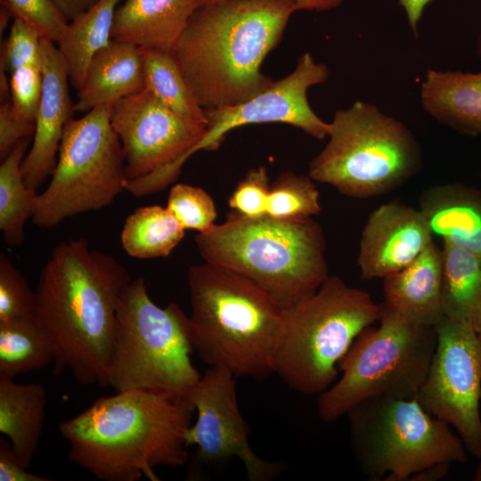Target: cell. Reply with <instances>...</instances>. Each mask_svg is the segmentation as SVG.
<instances>
[{
    "mask_svg": "<svg viewBox=\"0 0 481 481\" xmlns=\"http://www.w3.org/2000/svg\"><path fill=\"white\" fill-rule=\"evenodd\" d=\"M146 89L141 48L111 39L91 59L74 110L87 113Z\"/></svg>",
    "mask_w": 481,
    "mask_h": 481,
    "instance_id": "d6986e66",
    "label": "cell"
},
{
    "mask_svg": "<svg viewBox=\"0 0 481 481\" xmlns=\"http://www.w3.org/2000/svg\"><path fill=\"white\" fill-rule=\"evenodd\" d=\"M69 22L78 14L86 12L98 0H52Z\"/></svg>",
    "mask_w": 481,
    "mask_h": 481,
    "instance_id": "ab89813d",
    "label": "cell"
},
{
    "mask_svg": "<svg viewBox=\"0 0 481 481\" xmlns=\"http://www.w3.org/2000/svg\"><path fill=\"white\" fill-rule=\"evenodd\" d=\"M35 123L15 115L11 102L0 106V159H4L14 146L25 138L33 137Z\"/></svg>",
    "mask_w": 481,
    "mask_h": 481,
    "instance_id": "8d00e7d4",
    "label": "cell"
},
{
    "mask_svg": "<svg viewBox=\"0 0 481 481\" xmlns=\"http://www.w3.org/2000/svg\"><path fill=\"white\" fill-rule=\"evenodd\" d=\"M193 351L189 316L180 306H159L143 278L132 281L117 309L107 386L186 398L201 377L191 361Z\"/></svg>",
    "mask_w": 481,
    "mask_h": 481,
    "instance_id": "52a82bcc",
    "label": "cell"
},
{
    "mask_svg": "<svg viewBox=\"0 0 481 481\" xmlns=\"http://www.w3.org/2000/svg\"><path fill=\"white\" fill-rule=\"evenodd\" d=\"M184 231L167 207L152 205L139 208L127 216L120 240L130 257H165L183 239Z\"/></svg>",
    "mask_w": 481,
    "mask_h": 481,
    "instance_id": "4316f807",
    "label": "cell"
},
{
    "mask_svg": "<svg viewBox=\"0 0 481 481\" xmlns=\"http://www.w3.org/2000/svg\"><path fill=\"white\" fill-rule=\"evenodd\" d=\"M146 89L163 105L191 120L208 124L173 51L140 47Z\"/></svg>",
    "mask_w": 481,
    "mask_h": 481,
    "instance_id": "83f0119b",
    "label": "cell"
},
{
    "mask_svg": "<svg viewBox=\"0 0 481 481\" xmlns=\"http://www.w3.org/2000/svg\"><path fill=\"white\" fill-rule=\"evenodd\" d=\"M298 10L292 0H212L197 7L172 51L205 111L247 102L273 84L261 65Z\"/></svg>",
    "mask_w": 481,
    "mask_h": 481,
    "instance_id": "7a4b0ae2",
    "label": "cell"
},
{
    "mask_svg": "<svg viewBox=\"0 0 481 481\" xmlns=\"http://www.w3.org/2000/svg\"><path fill=\"white\" fill-rule=\"evenodd\" d=\"M381 314V304L368 292L328 276L313 295L283 311L274 373L293 391L322 393L355 338Z\"/></svg>",
    "mask_w": 481,
    "mask_h": 481,
    "instance_id": "8992f818",
    "label": "cell"
},
{
    "mask_svg": "<svg viewBox=\"0 0 481 481\" xmlns=\"http://www.w3.org/2000/svg\"><path fill=\"white\" fill-rule=\"evenodd\" d=\"M193 404L144 389L100 397L61 421L69 459L102 481H159L154 469L178 468L188 460L186 434Z\"/></svg>",
    "mask_w": 481,
    "mask_h": 481,
    "instance_id": "3957f363",
    "label": "cell"
},
{
    "mask_svg": "<svg viewBox=\"0 0 481 481\" xmlns=\"http://www.w3.org/2000/svg\"><path fill=\"white\" fill-rule=\"evenodd\" d=\"M12 16H14L12 11L5 6L4 4H1V12H0V31L1 34L3 33V30L5 29V27L8 24V21Z\"/></svg>",
    "mask_w": 481,
    "mask_h": 481,
    "instance_id": "7bdbcfd3",
    "label": "cell"
},
{
    "mask_svg": "<svg viewBox=\"0 0 481 481\" xmlns=\"http://www.w3.org/2000/svg\"><path fill=\"white\" fill-rule=\"evenodd\" d=\"M420 209L388 202L369 216L362 232L357 263L365 280L384 278L412 264L433 242Z\"/></svg>",
    "mask_w": 481,
    "mask_h": 481,
    "instance_id": "2e32d148",
    "label": "cell"
},
{
    "mask_svg": "<svg viewBox=\"0 0 481 481\" xmlns=\"http://www.w3.org/2000/svg\"><path fill=\"white\" fill-rule=\"evenodd\" d=\"M45 407L42 384H18L0 376V433L9 438L15 458L27 469L40 441Z\"/></svg>",
    "mask_w": 481,
    "mask_h": 481,
    "instance_id": "603a6c76",
    "label": "cell"
},
{
    "mask_svg": "<svg viewBox=\"0 0 481 481\" xmlns=\"http://www.w3.org/2000/svg\"><path fill=\"white\" fill-rule=\"evenodd\" d=\"M432 0H398L399 4L403 7L410 28L414 34H418L419 22L422 17L425 7Z\"/></svg>",
    "mask_w": 481,
    "mask_h": 481,
    "instance_id": "f35d334b",
    "label": "cell"
},
{
    "mask_svg": "<svg viewBox=\"0 0 481 481\" xmlns=\"http://www.w3.org/2000/svg\"><path fill=\"white\" fill-rule=\"evenodd\" d=\"M37 319V296L28 281L3 253L0 254V322Z\"/></svg>",
    "mask_w": 481,
    "mask_h": 481,
    "instance_id": "4dcf8cb0",
    "label": "cell"
},
{
    "mask_svg": "<svg viewBox=\"0 0 481 481\" xmlns=\"http://www.w3.org/2000/svg\"><path fill=\"white\" fill-rule=\"evenodd\" d=\"M43 90L35 120L32 145L21 163L27 187L37 191L52 175L67 123L74 103L69 95L67 63L54 43L42 38Z\"/></svg>",
    "mask_w": 481,
    "mask_h": 481,
    "instance_id": "e0dca14e",
    "label": "cell"
},
{
    "mask_svg": "<svg viewBox=\"0 0 481 481\" xmlns=\"http://www.w3.org/2000/svg\"><path fill=\"white\" fill-rule=\"evenodd\" d=\"M477 53H478L479 57L481 58V31H480L478 38H477Z\"/></svg>",
    "mask_w": 481,
    "mask_h": 481,
    "instance_id": "f6af8a7d",
    "label": "cell"
},
{
    "mask_svg": "<svg viewBox=\"0 0 481 481\" xmlns=\"http://www.w3.org/2000/svg\"><path fill=\"white\" fill-rule=\"evenodd\" d=\"M110 123L122 146L125 189L135 197L176 181L207 129V124L174 112L147 89L116 102Z\"/></svg>",
    "mask_w": 481,
    "mask_h": 481,
    "instance_id": "7c38bea8",
    "label": "cell"
},
{
    "mask_svg": "<svg viewBox=\"0 0 481 481\" xmlns=\"http://www.w3.org/2000/svg\"><path fill=\"white\" fill-rule=\"evenodd\" d=\"M212 0H200L204 4ZM299 7V10L324 12L339 6L343 0H292Z\"/></svg>",
    "mask_w": 481,
    "mask_h": 481,
    "instance_id": "60d3db41",
    "label": "cell"
},
{
    "mask_svg": "<svg viewBox=\"0 0 481 481\" xmlns=\"http://www.w3.org/2000/svg\"><path fill=\"white\" fill-rule=\"evenodd\" d=\"M11 104L15 115L35 123L43 90L41 66H22L10 74Z\"/></svg>",
    "mask_w": 481,
    "mask_h": 481,
    "instance_id": "e575fe53",
    "label": "cell"
},
{
    "mask_svg": "<svg viewBox=\"0 0 481 481\" xmlns=\"http://www.w3.org/2000/svg\"><path fill=\"white\" fill-rule=\"evenodd\" d=\"M328 77L329 69L324 63L315 61L309 53H303L290 74L273 81L255 97L240 104L206 110V133L194 148V153L201 150L216 151L232 129L258 123H285L323 140L329 135L330 123L322 120L312 110L307 90L324 83Z\"/></svg>",
    "mask_w": 481,
    "mask_h": 481,
    "instance_id": "9a60e30c",
    "label": "cell"
},
{
    "mask_svg": "<svg viewBox=\"0 0 481 481\" xmlns=\"http://www.w3.org/2000/svg\"><path fill=\"white\" fill-rule=\"evenodd\" d=\"M192 344L210 367L235 377L274 374L283 311L262 287L233 270L204 262L188 270Z\"/></svg>",
    "mask_w": 481,
    "mask_h": 481,
    "instance_id": "277c9868",
    "label": "cell"
},
{
    "mask_svg": "<svg viewBox=\"0 0 481 481\" xmlns=\"http://www.w3.org/2000/svg\"><path fill=\"white\" fill-rule=\"evenodd\" d=\"M480 176H481V171H480Z\"/></svg>",
    "mask_w": 481,
    "mask_h": 481,
    "instance_id": "bcb514c9",
    "label": "cell"
},
{
    "mask_svg": "<svg viewBox=\"0 0 481 481\" xmlns=\"http://www.w3.org/2000/svg\"><path fill=\"white\" fill-rule=\"evenodd\" d=\"M444 316L467 322L481 333V258L443 241Z\"/></svg>",
    "mask_w": 481,
    "mask_h": 481,
    "instance_id": "cb8c5ba5",
    "label": "cell"
},
{
    "mask_svg": "<svg viewBox=\"0 0 481 481\" xmlns=\"http://www.w3.org/2000/svg\"><path fill=\"white\" fill-rule=\"evenodd\" d=\"M427 377L415 399L456 431L481 460V334L470 324L444 316Z\"/></svg>",
    "mask_w": 481,
    "mask_h": 481,
    "instance_id": "4fadbf2b",
    "label": "cell"
},
{
    "mask_svg": "<svg viewBox=\"0 0 481 481\" xmlns=\"http://www.w3.org/2000/svg\"><path fill=\"white\" fill-rule=\"evenodd\" d=\"M377 328H365L338 363L340 379L318 395L317 414L331 423L376 396L415 398L436 350V327L412 324L381 304Z\"/></svg>",
    "mask_w": 481,
    "mask_h": 481,
    "instance_id": "9c48e42d",
    "label": "cell"
},
{
    "mask_svg": "<svg viewBox=\"0 0 481 481\" xmlns=\"http://www.w3.org/2000/svg\"><path fill=\"white\" fill-rule=\"evenodd\" d=\"M474 480L475 481H481V461H480L479 465L477 466V468L476 469L475 475H474Z\"/></svg>",
    "mask_w": 481,
    "mask_h": 481,
    "instance_id": "ee69618b",
    "label": "cell"
},
{
    "mask_svg": "<svg viewBox=\"0 0 481 481\" xmlns=\"http://www.w3.org/2000/svg\"><path fill=\"white\" fill-rule=\"evenodd\" d=\"M167 208L184 230L204 232L215 224L216 218L212 197L204 189L186 183L172 186Z\"/></svg>",
    "mask_w": 481,
    "mask_h": 481,
    "instance_id": "1f68e13d",
    "label": "cell"
},
{
    "mask_svg": "<svg viewBox=\"0 0 481 481\" xmlns=\"http://www.w3.org/2000/svg\"><path fill=\"white\" fill-rule=\"evenodd\" d=\"M451 465L438 463L414 474L410 480L412 481H436L443 478L449 472Z\"/></svg>",
    "mask_w": 481,
    "mask_h": 481,
    "instance_id": "b9f144b4",
    "label": "cell"
},
{
    "mask_svg": "<svg viewBox=\"0 0 481 481\" xmlns=\"http://www.w3.org/2000/svg\"><path fill=\"white\" fill-rule=\"evenodd\" d=\"M41 41L40 35L32 26L15 17L8 38L2 46L0 66L9 74L22 66H41Z\"/></svg>",
    "mask_w": 481,
    "mask_h": 481,
    "instance_id": "836d02e7",
    "label": "cell"
},
{
    "mask_svg": "<svg viewBox=\"0 0 481 481\" xmlns=\"http://www.w3.org/2000/svg\"><path fill=\"white\" fill-rule=\"evenodd\" d=\"M30 138L20 141L0 166V230L2 238L10 248L25 240L24 228L32 218L37 191L27 187L21 174V163Z\"/></svg>",
    "mask_w": 481,
    "mask_h": 481,
    "instance_id": "484cf974",
    "label": "cell"
},
{
    "mask_svg": "<svg viewBox=\"0 0 481 481\" xmlns=\"http://www.w3.org/2000/svg\"><path fill=\"white\" fill-rule=\"evenodd\" d=\"M235 376L209 367L189 391L186 398L197 412L196 422L186 434L188 445H196L200 460L210 463L237 457L250 481H269L282 471V464L256 454L249 436L250 427L237 401Z\"/></svg>",
    "mask_w": 481,
    "mask_h": 481,
    "instance_id": "5bb4252c",
    "label": "cell"
},
{
    "mask_svg": "<svg viewBox=\"0 0 481 481\" xmlns=\"http://www.w3.org/2000/svg\"><path fill=\"white\" fill-rule=\"evenodd\" d=\"M54 360L52 341L37 320L0 322V376L41 370Z\"/></svg>",
    "mask_w": 481,
    "mask_h": 481,
    "instance_id": "f1b7e54d",
    "label": "cell"
},
{
    "mask_svg": "<svg viewBox=\"0 0 481 481\" xmlns=\"http://www.w3.org/2000/svg\"><path fill=\"white\" fill-rule=\"evenodd\" d=\"M53 478L29 473L15 458L10 442L0 438V481H52Z\"/></svg>",
    "mask_w": 481,
    "mask_h": 481,
    "instance_id": "74e56055",
    "label": "cell"
},
{
    "mask_svg": "<svg viewBox=\"0 0 481 481\" xmlns=\"http://www.w3.org/2000/svg\"><path fill=\"white\" fill-rule=\"evenodd\" d=\"M328 137L310 161L308 175L348 197L366 199L393 191L422 166L412 131L371 102L355 101L337 110Z\"/></svg>",
    "mask_w": 481,
    "mask_h": 481,
    "instance_id": "ba28073f",
    "label": "cell"
},
{
    "mask_svg": "<svg viewBox=\"0 0 481 481\" xmlns=\"http://www.w3.org/2000/svg\"><path fill=\"white\" fill-rule=\"evenodd\" d=\"M420 210L433 234L481 258V190L461 183L435 185L421 193Z\"/></svg>",
    "mask_w": 481,
    "mask_h": 481,
    "instance_id": "44dd1931",
    "label": "cell"
},
{
    "mask_svg": "<svg viewBox=\"0 0 481 481\" xmlns=\"http://www.w3.org/2000/svg\"><path fill=\"white\" fill-rule=\"evenodd\" d=\"M320 195L309 175L281 173L271 184L266 216L281 221L299 222L321 213Z\"/></svg>",
    "mask_w": 481,
    "mask_h": 481,
    "instance_id": "f546056e",
    "label": "cell"
},
{
    "mask_svg": "<svg viewBox=\"0 0 481 481\" xmlns=\"http://www.w3.org/2000/svg\"><path fill=\"white\" fill-rule=\"evenodd\" d=\"M111 109L101 105L67 123L51 181L36 200L31 220L37 227H56L65 218L102 209L126 191L125 159L110 123Z\"/></svg>",
    "mask_w": 481,
    "mask_h": 481,
    "instance_id": "8fae6325",
    "label": "cell"
},
{
    "mask_svg": "<svg viewBox=\"0 0 481 481\" xmlns=\"http://www.w3.org/2000/svg\"><path fill=\"white\" fill-rule=\"evenodd\" d=\"M15 17L32 26L41 38L58 43L64 36L69 21L52 0H1Z\"/></svg>",
    "mask_w": 481,
    "mask_h": 481,
    "instance_id": "d6a6232c",
    "label": "cell"
},
{
    "mask_svg": "<svg viewBox=\"0 0 481 481\" xmlns=\"http://www.w3.org/2000/svg\"><path fill=\"white\" fill-rule=\"evenodd\" d=\"M120 0H98L69 22L57 43L69 70V83L78 90L92 57L112 39L111 29Z\"/></svg>",
    "mask_w": 481,
    "mask_h": 481,
    "instance_id": "d4e9b609",
    "label": "cell"
},
{
    "mask_svg": "<svg viewBox=\"0 0 481 481\" xmlns=\"http://www.w3.org/2000/svg\"><path fill=\"white\" fill-rule=\"evenodd\" d=\"M271 184L265 167L250 169L229 198V206L249 218L266 216Z\"/></svg>",
    "mask_w": 481,
    "mask_h": 481,
    "instance_id": "d590c367",
    "label": "cell"
},
{
    "mask_svg": "<svg viewBox=\"0 0 481 481\" xmlns=\"http://www.w3.org/2000/svg\"><path fill=\"white\" fill-rule=\"evenodd\" d=\"M383 279L387 309L423 327H436L444 317L443 254L434 241L412 264Z\"/></svg>",
    "mask_w": 481,
    "mask_h": 481,
    "instance_id": "ac0fdd59",
    "label": "cell"
},
{
    "mask_svg": "<svg viewBox=\"0 0 481 481\" xmlns=\"http://www.w3.org/2000/svg\"><path fill=\"white\" fill-rule=\"evenodd\" d=\"M346 415L352 452L370 479L407 481L438 463L467 461L461 438L415 398L376 396L357 404Z\"/></svg>",
    "mask_w": 481,
    "mask_h": 481,
    "instance_id": "30bf717a",
    "label": "cell"
},
{
    "mask_svg": "<svg viewBox=\"0 0 481 481\" xmlns=\"http://www.w3.org/2000/svg\"><path fill=\"white\" fill-rule=\"evenodd\" d=\"M200 0H126L117 7L111 38L172 51Z\"/></svg>",
    "mask_w": 481,
    "mask_h": 481,
    "instance_id": "ffe728a7",
    "label": "cell"
},
{
    "mask_svg": "<svg viewBox=\"0 0 481 481\" xmlns=\"http://www.w3.org/2000/svg\"><path fill=\"white\" fill-rule=\"evenodd\" d=\"M424 110L460 134L481 135V71L428 69L420 87Z\"/></svg>",
    "mask_w": 481,
    "mask_h": 481,
    "instance_id": "7402d4cb",
    "label": "cell"
},
{
    "mask_svg": "<svg viewBox=\"0 0 481 481\" xmlns=\"http://www.w3.org/2000/svg\"><path fill=\"white\" fill-rule=\"evenodd\" d=\"M204 262L249 278L282 311L313 295L328 278L325 238L313 218L288 222L230 212L224 223L195 236Z\"/></svg>",
    "mask_w": 481,
    "mask_h": 481,
    "instance_id": "5b68a950",
    "label": "cell"
},
{
    "mask_svg": "<svg viewBox=\"0 0 481 481\" xmlns=\"http://www.w3.org/2000/svg\"><path fill=\"white\" fill-rule=\"evenodd\" d=\"M131 281L122 264L86 238L54 247L35 290L37 321L53 346V374L69 371L80 385L107 387L117 309Z\"/></svg>",
    "mask_w": 481,
    "mask_h": 481,
    "instance_id": "6da1fadb",
    "label": "cell"
}]
</instances>
